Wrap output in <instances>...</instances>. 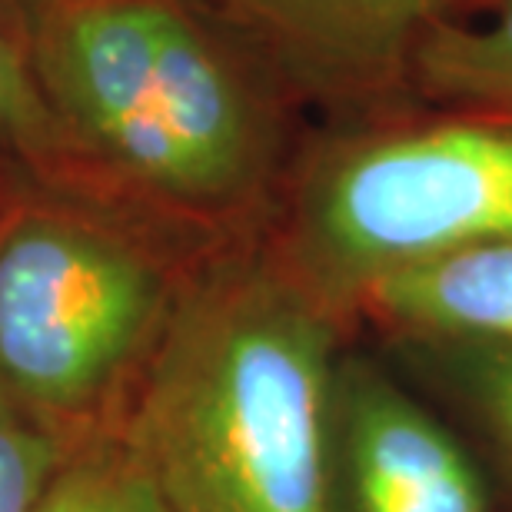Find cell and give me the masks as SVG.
<instances>
[{"mask_svg": "<svg viewBox=\"0 0 512 512\" xmlns=\"http://www.w3.org/2000/svg\"><path fill=\"white\" fill-rule=\"evenodd\" d=\"M409 74L429 97L512 120V0L483 20H443L416 47Z\"/></svg>", "mask_w": 512, "mask_h": 512, "instance_id": "cell-8", "label": "cell"}, {"mask_svg": "<svg viewBox=\"0 0 512 512\" xmlns=\"http://www.w3.org/2000/svg\"><path fill=\"white\" fill-rule=\"evenodd\" d=\"M336 512H493L459 436L393 366L343 346L333 380Z\"/></svg>", "mask_w": 512, "mask_h": 512, "instance_id": "cell-5", "label": "cell"}, {"mask_svg": "<svg viewBox=\"0 0 512 512\" xmlns=\"http://www.w3.org/2000/svg\"><path fill=\"white\" fill-rule=\"evenodd\" d=\"M396 360L423 376L479 429L512 486V346L389 336Z\"/></svg>", "mask_w": 512, "mask_h": 512, "instance_id": "cell-9", "label": "cell"}, {"mask_svg": "<svg viewBox=\"0 0 512 512\" xmlns=\"http://www.w3.org/2000/svg\"><path fill=\"white\" fill-rule=\"evenodd\" d=\"M296 84L330 100L383 94L459 0H217Z\"/></svg>", "mask_w": 512, "mask_h": 512, "instance_id": "cell-6", "label": "cell"}, {"mask_svg": "<svg viewBox=\"0 0 512 512\" xmlns=\"http://www.w3.org/2000/svg\"><path fill=\"white\" fill-rule=\"evenodd\" d=\"M14 14L40 97L94 193L210 230L266 197L270 110L180 0H17Z\"/></svg>", "mask_w": 512, "mask_h": 512, "instance_id": "cell-2", "label": "cell"}, {"mask_svg": "<svg viewBox=\"0 0 512 512\" xmlns=\"http://www.w3.org/2000/svg\"><path fill=\"white\" fill-rule=\"evenodd\" d=\"M350 323L273 240L190 266L120 433L167 512H336L333 380Z\"/></svg>", "mask_w": 512, "mask_h": 512, "instance_id": "cell-1", "label": "cell"}, {"mask_svg": "<svg viewBox=\"0 0 512 512\" xmlns=\"http://www.w3.org/2000/svg\"><path fill=\"white\" fill-rule=\"evenodd\" d=\"M67 449L0 406V512H34Z\"/></svg>", "mask_w": 512, "mask_h": 512, "instance_id": "cell-12", "label": "cell"}, {"mask_svg": "<svg viewBox=\"0 0 512 512\" xmlns=\"http://www.w3.org/2000/svg\"><path fill=\"white\" fill-rule=\"evenodd\" d=\"M34 512H167L124 433L77 446L54 469Z\"/></svg>", "mask_w": 512, "mask_h": 512, "instance_id": "cell-11", "label": "cell"}, {"mask_svg": "<svg viewBox=\"0 0 512 512\" xmlns=\"http://www.w3.org/2000/svg\"><path fill=\"white\" fill-rule=\"evenodd\" d=\"M353 313L406 340L512 346V243L399 266L363 286Z\"/></svg>", "mask_w": 512, "mask_h": 512, "instance_id": "cell-7", "label": "cell"}, {"mask_svg": "<svg viewBox=\"0 0 512 512\" xmlns=\"http://www.w3.org/2000/svg\"><path fill=\"white\" fill-rule=\"evenodd\" d=\"M7 4H10V7H14V4H17V0H7Z\"/></svg>", "mask_w": 512, "mask_h": 512, "instance_id": "cell-13", "label": "cell"}, {"mask_svg": "<svg viewBox=\"0 0 512 512\" xmlns=\"http://www.w3.org/2000/svg\"><path fill=\"white\" fill-rule=\"evenodd\" d=\"M0 163L14 167L24 183L90 190L40 97L20 20L7 0H0Z\"/></svg>", "mask_w": 512, "mask_h": 512, "instance_id": "cell-10", "label": "cell"}, {"mask_svg": "<svg viewBox=\"0 0 512 512\" xmlns=\"http://www.w3.org/2000/svg\"><path fill=\"white\" fill-rule=\"evenodd\" d=\"M512 243V120L463 117L320 143L273 247L350 320L363 286L433 256Z\"/></svg>", "mask_w": 512, "mask_h": 512, "instance_id": "cell-4", "label": "cell"}, {"mask_svg": "<svg viewBox=\"0 0 512 512\" xmlns=\"http://www.w3.org/2000/svg\"><path fill=\"white\" fill-rule=\"evenodd\" d=\"M193 263L90 190L0 197V406L67 453L117 433Z\"/></svg>", "mask_w": 512, "mask_h": 512, "instance_id": "cell-3", "label": "cell"}]
</instances>
